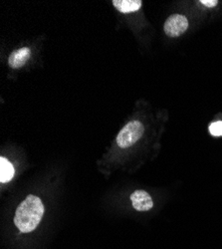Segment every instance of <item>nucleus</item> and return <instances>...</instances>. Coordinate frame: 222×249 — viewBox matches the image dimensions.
<instances>
[{"label": "nucleus", "instance_id": "nucleus-8", "mask_svg": "<svg viewBox=\"0 0 222 249\" xmlns=\"http://www.w3.org/2000/svg\"><path fill=\"white\" fill-rule=\"evenodd\" d=\"M209 133L214 137L222 136V122L218 121L212 123L209 126Z\"/></svg>", "mask_w": 222, "mask_h": 249}, {"label": "nucleus", "instance_id": "nucleus-7", "mask_svg": "<svg viewBox=\"0 0 222 249\" xmlns=\"http://www.w3.org/2000/svg\"><path fill=\"white\" fill-rule=\"evenodd\" d=\"M14 176V168L5 158L0 159V181L2 183L8 182Z\"/></svg>", "mask_w": 222, "mask_h": 249}, {"label": "nucleus", "instance_id": "nucleus-9", "mask_svg": "<svg viewBox=\"0 0 222 249\" xmlns=\"http://www.w3.org/2000/svg\"><path fill=\"white\" fill-rule=\"evenodd\" d=\"M199 3L204 4L205 6H207V7H215L218 4V1L217 0H200Z\"/></svg>", "mask_w": 222, "mask_h": 249}, {"label": "nucleus", "instance_id": "nucleus-6", "mask_svg": "<svg viewBox=\"0 0 222 249\" xmlns=\"http://www.w3.org/2000/svg\"><path fill=\"white\" fill-rule=\"evenodd\" d=\"M114 6L122 13H131L137 11L142 7L143 2L140 0H114Z\"/></svg>", "mask_w": 222, "mask_h": 249}, {"label": "nucleus", "instance_id": "nucleus-3", "mask_svg": "<svg viewBox=\"0 0 222 249\" xmlns=\"http://www.w3.org/2000/svg\"><path fill=\"white\" fill-rule=\"evenodd\" d=\"M188 28V20L183 14H172L165 22L164 31L169 37H178Z\"/></svg>", "mask_w": 222, "mask_h": 249}, {"label": "nucleus", "instance_id": "nucleus-5", "mask_svg": "<svg viewBox=\"0 0 222 249\" xmlns=\"http://www.w3.org/2000/svg\"><path fill=\"white\" fill-rule=\"evenodd\" d=\"M31 50L28 47H23L19 50L12 52L8 58V63L11 68L17 69L25 65L28 59L30 58Z\"/></svg>", "mask_w": 222, "mask_h": 249}, {"label": "nucleus", "instance_id": "nucleus-4", "mask_svg": "<svg viewBox=\"0 0 222 249\" xmlns=\"http://www.w3.org/2000/svg\"><path fill=\"white\" fill-rule=\"evenodd\" d=\"M134 209L137 212H149L153 209L154 201L152 196L145 191L137 190L131 195Z\"/></svg>", "mask_w": 222, "mask_h": 249}, {"label": "nucleus", "instance_id": "nucleus-2", "mask_svg": "<svg viewBox=\"0 0 222 249\" xmlns=\"http://www.w3.org/2000/svg\"><path fill=\"white\" fill-rule=\"evenodd\" d=\"M144 124L138 121H132L120 131L117 136V143L120 148L126 149L136 143L144 135Z\"/></svg>", "mask_w": 222, "mask_h": 249}, {"label": "nucleus", "instance_id": "nucleus-1", "mask_svg": "<svg viewBox=\"0 0 222 249\" xmlns=\"http://www.w3.org/2000/svg\"><path fill=\"white\" fill-rule=\"evenodd\" d=\"M43 214L44 205L41 199L30 195L17 207L14 223L21 232H31L41 221Z\"/></svg>", "mask_w": 222, "mask_h": 249}]
</instances>
